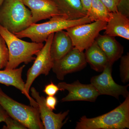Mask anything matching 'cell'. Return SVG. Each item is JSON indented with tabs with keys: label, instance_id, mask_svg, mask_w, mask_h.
<instances>
[{
	"label": "cell",
	"instance_id": "1",
	"mask_svg": "<svg viewBox=\"0 0 129 129\" xmlns=\"http://www.w3.org/2000/svg\"><path fill=\"white\" fill-rule=\"evenodd\" d=\"M0 35L5 40L9 51V60L5 69H16L21 63L27 64L35 59L44 44L21 40L0 25Z\"/></svg>",
	"mask_w": 129,
	"mask_h": 129
},
{
	"label": "cell",
	"instance_id": "2",
	"mask_svg": "<svg viewBox=\"0 0 129 129\" xmlns=\"http://www.w3.org/2000/svg\"><path fill=\"white\" fill-rule=\"evenodd\" d=\"M129 128V96L109 112L93 118L83 116L76 123V129H124Z\"/></svg>",
	"mask_w": 129,
	"mask_h": 129
},
{
	"label": "cell",
	"instance_id": "3",
	"mask_svg": "<svg viewBox=\"0 0 129 129\" xmlns=\"http://www.w3.org/2000/svg\"><path fill=\"white\" fill-rule=\"evenodd\" d=\"M33 24L32 14L22 0H5L0 8V25L13 34Z\"/></svg>",
	"mask_w": 129,
	"mask_h": 129
},
{
	"label": "cell",
	"instance_id": "4",
	"mask_svg": "<svg viewBox=\"0 0 129 129\" xmlns=\"http://www.w3.org/2000/svg\"><path fill=\"white\" fill-rule=\"evenodd\" d=\"M91 22V21L87 16L74 20H67L60 17L52 18L43 23L32 24L24 30L14 34L21 39L28 38L33 42L43 43L51 34L66 30L75 25Z\"/></svg>",
	"mask_w": 129,
	"mask_h": 129
},
{
	"label": "cell",
	"instance_id": "5",
	"mask_svg": "<svg viewBox=\"0 0 129 129\" xmlns=\"http://www.w3.org/2000/svg\"><path fill=\"white\" fill-rule=\"evenodd\" d=\"M0 104L9 116L29 129H44L38 108L22 104L12 99L0 88Z\"/></svg>",
	"mask_w": 129,
	"mask_h": 129
},
{
	"label": "cell",
	"instance_id": "6",
	"mask_svg": "<svg viewBox=\"0 0 129 129\" xmlns=\"http://www.w3.org/2000/svg\"><path fill=\"white\" fill-rule=\"evenodd\" d=\"M107 22L98 21L68 28L66 32L72 40L75 48L84 51L92 45L102 30H104Z\"/></svg>",
	"mask_w": 129,
	"mask_h": 129
},
{
	"label": "cell",
	"instance_id": "7",
	"mask_svg": "<svg viewBox=\"0 0 129 129\" xmlns=\"http://www.w3.org/2000/svg\"><path fill=\"white\" fill-rule=\"evenodd\" d=\"M54 34H51L48 36L45 44L36 55L33 65L27 72L25 89L29 94L35 80L41 75H48L53 67L54 61L51 56L50 47Z\"/></svg>",
	"mask_w": 129,
	"mask_h": 129
},
{
	"label": "cell",
	"instance_id": "8",
	"mask_svg": "<svg viewBox=\"0 0 129 129\" xmlns=\"http://www.w3.org/2000/svg\"><path fill=\"white\" fill-rule=\"evenodd\" d=\"M112 65L108 63L102 74L91 78V84L96 89L100 95H108L117 99L120 95L126 98L129 96L128 90L129 84L122 86L115 83L112 76Z\"/></svg>",
	"mask_w": 129,
	"mask_h": 129
},
{
	"label": "cell",
	"instance_id": "9",
	"mask_svg": "<svg viewBox=\"0 0 129 129\" xmlns=\"http://www.w3.org/2000/svg\"><path fill=\"white\" fill-rule=\"evenodd\" d=\"M87 63L84 51L74 47L62 58L54 61L52 70L58 79L63 80L68 74L83 69Z\"/></svg>",
	"mask_w": 129,
	"mask_h": 129
},
{
	"label": "cell",
	"instance_id": "10",
	"mask_svg": "<svg viewBox=\"0 0 129 129\" xmlns=\"http://www.w3.org/2000/svg\"><path fill=\"white\" fill-rule=\"evenodd\" d=\"M57 86L61 91L67 90L69 92L68 95L61 100L62 102L76 101L95 102L100 95L97 90L91 84H81L79 80L72 84L60 82Z\"/></svg>",
	"mask_w": 129,
	"mask_h": 129
},
{
	"label": "cell",
	"instance_id": "11",
	"mask_svg": "<svg viewBox=\"0 0 129 129\" xmlns=\"http://www.w3.org/2000/svg\"><path fill=\"white\" fill-rule=\"evenodd\" d=\"M31 95L38 104L40 118L45 129L61 128L65 122H63L69 113L68 110L63 113L56 114L47 107L45 98L40 95L39 92L34 87L30 88Z\"/></svg>",
	"mask_w": 129,
	"mask_h": 129
},
{
	"label": "cell",
	"instance_id": "12",
	"mask_svg": "<svg viewBox=\"0 0 129 129\" xmlns=\"http://www.w3.org/2000/svg\"><path fill=\"white\" fill-rule=\"evenodd\" d=\"M22 1L31 12L33 23L52 18H62L57 7L52 0Z\"/></svg>",
	"mask_w": 129,
	"mask_h": 129
},
{
	"label": "cell",
	"instance_id": "13",
	"mask_svg": "<svg viewBox=\"0 0 129 129\" xmlns=\"http://www.w3.org/2000/svg\"><path fill=\"white\" fill-rule=\"evenodd\" d=\"M25 67V65H23L18 68L0 70V84L7 86H12L18 89L29 100L30 106L38 108L37 102L30 96L25 89V83L22 78V73Z\"/></svg>",
	"mask_w": 129,
	"mask_h": 129
},
{
	"label": "cell",
	"instance_id": "14",
	"mask_svg": "<svg viewBox=\"0 0 129 129\" xmlns=\"http://www.w3.org/2000/svg\"><path fill=\"white\" fill-rule=\"evenodd\" d=\"M95 41L106 55L109 64L113 65L122 56L123 48L115 37L99 34Z\"/></svg>",
	"mask_w": 129,
	"mask_h": 129
},
{
	"label": "cell",
	"instance_id": "15",
	"mask_svg": "<svg viewBox=\"0 0 129 129\" xmlns=\"http://www.w3.org/2000/svg\"><path fill=\"white\" fill-rule=\"evenodd\" d=\"M104 34L113 37H119L129 40V19L119 12H112L107 22Z\"/></svg>",
	"mask_w": 129,
	"mask_h": 129
},
{
	"label": "cell",
	"instance_id": "16",
	"mask_svg": "<svg viewBox=\"0 0 129 129\" xmlns=\"http://www.w3.org/2000/svg\"><path fill=\"white\" fill-rule=\"evenodd\" d=\"M57 7L61 17L64 19L74 20L87 16L81 0H52Z\"/></svg>",
	"mask_w": 129,
	"mask_h": 129
},
{
	"label": "cell",
	"instance_id": "17",
	"mask_svg": "<svg viewBox=\"0 0 129 129\" xmlns=\"http://www.w3.org/2000/svg\"><path fill=\"white\" fill-rule=\"evenodd\" d=\"M71 38L64 30L54 33L50 47V53L53 61L62 58L73 48Z\"/></svg>",
	"mask_w": 129,
	"mask_h": 129
},
{
	"label": "cell",
	"instance_id": "18",
	"mask_svg": "<svg viewBox=\"0 0 129 129\" xmlns=\"http://www.w3.org/2000/svg\"><path fill=\"white\" fill-rule=\"evenodd\" d=\"M84 54L86 62L96 72H102L109 63L107 57L95 41L85 50Z\"/></svg>",
	"mask_w": 129,
	"mask_h": 129
},
{
	"label": "cell",
	"instance_id": "19",
	"mask_svg": "<svg viewBox=\"0 0 129 129\" xmlns=\"http://www.w3.org/2000/svg\"><path fill=\"white\" fill-rule=\"evenodd\" d=\"M112 15V12L100 0H92L87 16L91 22L101 21L107 22Z\"/></svg>",
	"mask_w": 129,
	"mask_h": 129
},
{
	"label": "cell",
	"instance_id": "20",
	"mask_svg": "<svg viewBox=\"0 0 129 129\" xmlns=\"http://www.w3.org/2000/svg\"><path fill=\"white\" fill-rule=\"evenodd\" d=\"M120 65V77L122 81L124 83L129 81V53L121 57Z\"/></svg>",
	"mask_w": 129,
	"mask_h": 129
},
{
	"label": "cell",
	"instance_id": "21",
	"mask_svg": "<svg viewBox=\"0 0 129 129\" xmlns=\"http://www.w3.org/2000/svg\"><path fill=\"white\" fill-rule=\"evenodd\" d=\"M9 51L5 40L0 35V69L6 68L9 60Z\"/></svg>",
	"mask_w": 129,
	"mask_h": 129
},
{
	"label": "cell",
	"instance_id": "22",
	"mask_svg": "<svg viewBox=\"0 0 129 129\" xmlns=\"http://www.w3.org/2000/svg\"><path fill=\"white\" fill-rule=\"evenodd\" d=\"M6 125L3 127V129H27L23 125L17 120L8 116L5 122Z\"/></svg>",
	"mask_w": 129,
	"mask_h": 129
},
{
	"label": "cell",
	"instance_id": "23",
	"mask_svg": "<svg viewBox=\"0 0 129 129\" xmlns=\"http://www.w3.org/2000/svg\"><path fill=\"white\" fill-rule=\"evenodd\" d=\"M59 91H61V90L57 85L51 82L50 84L45 86L43 91L47 95L55 96Z\"/></svg>",
	"mask_w": 129,
	"mask_h": 129
},
{
	"label": "cell",
	"instance_id": "24",
	"mask_svg": "<svg viewBox=\"0 0 129 129\" xmlns=\"http://www.w3.org/2000/svg\"><path fill=\"white\" fill-rule=\"evenodd\" d=\"M111 12L118 11L117 6L121 0H100Z\"/></svg>",
	"mask_w": 129,
	"mask_h": 129
},
{
	"label": "cell",
	"instance_id": "25",
	"mask_svg": "<svg viewBox=\"0 0 129 129\" xmlns=\"http://www.w3.org/2000/svg\"><path fill=\"white\" fill-rule=\"evenodd\" d=\"M129 0H121L117 6L118 11L128 18L129 17Z\"/></svg>",
	"mask_w": 129,
	"mask_h": 129
},
{
	"label": "cell",
	"instance_id": "26",
	"mask_svg": "<svg viewBox=\"0 0 129 129\" xmlns=\"http://www.w3.org/2000/svg\"><path fill=\"white\" fill-rule=\"evenodd\" d=\"M57 103V99L54 96H48L45 98L46 105L52 111L56 110Z\"/></svg>",
	"mask_w": 129,
	"mask_h": 129
},
{
	"label": "cell",
	"instance_id": "27",
	"mask_svg": "<svg viewBox=\"0 0 129 129\" xmlns=\"http://www.w3.org/2000/svg\"><path fill=\"white\" fill-rule=\"evenodd\" d=\"M9 116L6 111L0 104V123L5 122L6 119Z\"/></svg>",
	"mask_w": 129,
	"mask_h": 129
},
{
	"label": "cell",
	"instance_id": "28",
	"mask_svg": "<svg viewBox=\"0 0 129 129\" xmlns=\"http://www.w3.org/2000/svg\"><path fill=\"white\" fill-rule=\"evenodd\" d=\"M92 1V0H81L83 7L87 12L90 9Z\"/></svg>",
	"mask_w": 129,
	"mask_h": 129
},
{
	"label": "cell",
	"instance_id": "29",
	"mask_svg": "<svg viewBox=\"0 0 129 129\" xmlns=\"http://www.w3.org/2000/svg\"><path fill=\"white\" fill-rule=\"evenodd\" d=\"M5 1V0H0V8L1 7L2 5Z\"/></svg>",
	"mask_w": 129,
	"mask_h": 129
}]
</instances>
